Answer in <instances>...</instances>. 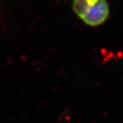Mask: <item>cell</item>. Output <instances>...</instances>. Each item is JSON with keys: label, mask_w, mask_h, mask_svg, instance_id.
<instances>
[{"label": "cell", "mask_w": 123, "mask_h": 123, "mask_svg": "<svg viewBox=\"0 0 123 123\" xmlns=\"http://www.w3.org/2000/svg\"><path fill=\"white\" fill-rule=\"evenodd\" d=\"M72 8L75 15L91 27L102 26L110 17L107 0H73Z\"/></svg>", "instance_id": "1"}]
</instances>
